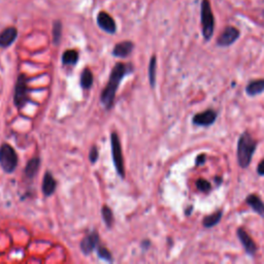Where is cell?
Here are the masks:
<instances>
[{
  "label": "cell",
  "mask_w": 264,
  "mask_h": 264,
  "mask_svg": "<svg viewBox=\"0 0 264 264\" xmlns=\"http://www.w3.org/2000/svg\"><path fill=\"white\" fill-rule=\"evenodd\" d=\"M129 68L130 67L124 63H117L113 70H111L108 83L103 90L100 96L101 104L106 106V109H110L111 106H113L120 82L127 75V73H129Z\"/></svg>",
  "instance_id": "1"
},
{
  "label": "cell",
  "mask_w": 264,
  "mask_h": 264,
  "mask_svg": "<svg viewBox=\"0 0 264 264\" xmlns=\"http://www.w3.org/2000/svg\"><path fill=\"white\" fill-rule=\"evenodd\" d=\"M257 143L252 137L248 131H245L240 134L238 140V162L241 168H248L251 164L254 153L256 151Z\"/></svg>",
  "instance_id": "2"
},
{
  "label": "cell",
  "mask_w": 264,
  "mask_h": 264,
  "mask_svg": "<svg viewBox=\"0 0 264 264\" xmlns=\"http://www.w3.org/2000/svg\"><path fill=\"white\" fill-rule=\"evenodd\" d=\"M200 20H201V28L202 35L206 42L214 35L215 31V17L211 11V6L210 0H202L200 5Z\"/></svg>",
  "instance_id": "3"
},
{
  "label": "cell",
  "mask_w": 264,
  "mask_h": 264,
  "mask_svg": "<svg viewBox=\"0 0 264 264\" xmlns=\"http://www.w3.org/2000/svg\"><path fill=\"white\" fill-rule=\"evenodd\" d=\"M0 165L7 174H12L18 165V155L15 149L8 144L0 147Z\"/></svg>",
  "instance_id": "4"
},
{
  "label": "cell",
  "mask_w": 264,
  "mask_h": 264,
  "mask_svg": "<svg viewBox=\"0 0 264 264\" xmlns=\"http://www.w3.org/2000/svg\"><path fill=\"white\" fill-rule=\"evenodd\" d=\"M110 144H111V154H113V161L116 170L121 178H124L125 168H124L123 153H122L120 138L116 132H113V133L110 134Z\"/></svg>",
  "instance_id": "5"
},
{
  "label": "cell",
  "mask_w": 264,
  "mask_h": 264,
  "mask_svg": "<svg viewBox=\"0 0 264 264\" xmlns=\"http://www.w3.org/2000/svg\"><path fill=\"white\" fill-rule=\"evenodd\" d=\"M15 106L19 108H22L28 103V86H27V78L24 75H20L15 87V95H14Z\"/></svg>",
  "instance_id": "6"
},
{
  "label": "cell",
  "mask_w": 264,
  "mask_h": 264,
  "mask_svg": "<svg viewBox=\"0 0 264 264\" xmlns=\"http://www.w3.org/2000/svg\"><path fill=\"white\" fill-rule=\"evenodd\" d=\"M239 30L233 26H227L223 30L217 39V45L219 47H229L235 44L239 38Z\"/></svg>",
  "instance_id": "7"
},
{
  "label": "cell",
  "mask_w": 264,
  "mask_h": 264,
  "mask_svg": "<svg viewBox=\"0 0 264 264\" xmlns=\"http://www.w3.org/2000/svg\"><path fill=\"white\" fill-rule=\"evenodd\" d=\"M96 22L100 29L108 34H114L117 31V24L114 18L106 12H99L96 17Z\"/></svg>",
  "instance_id": "8"
},
{
  "label": "cell",
  "mask_w": 264,
  "mask_h": 264,
  "mask_svg": "<svg viewBox=\"0 0 264 264\" xmlns=\"http://www.w3.org/2000/svg\"><path fill=\"white\" fill-rule=\"evenodd\" d=\"M217 120V113L215 110L212 109H207L202 113L196 114L194 117H193V124H195L197 126H202V127H207L211 126L215 123V121Z\"/></svg>",
  "instance_id": "9"
},
{
  "label": "cell",
  "mask_w": 264,
  "mask_h": 264,
  "mask_svg": "<svg viewBox=\"0 0 264 264\" xmlns=\"http://www.w3.org/2000/svg\"><path fill=\"white\" fill-rule=\"evenodd\" d=\"M237 235H238L239 241L241 242L242 247L245 248V251L249 254V255H251V256L255 255V253L257 252V246H256V243L254 242V240L252 239V238L248 235V233L242 228H238Z\"/></svg>",
  "instance_id": "10"
},
{
  "label": "cell",
  "mask_w": 264,
  "mask_h": 264,
  "mask_svg": "<svg viewBox=\"0 0 264 264\" xmlns=\"http://www.w3.org/2000/svg\"><path fill=\"white\" fill-rule=\"evenodd\" d=\"M99 245V236L96 231H93L92 233L88 235L80 242V250L85 254V255H89L90 253H92Z\"/></svg>",
  "instance_id": "11"
},
{
  "label": "cell",
  "mask_w": 264,
  "mask_h": 264,
  "mask_svg": "<svg viewBox=\"0 0 264 264\" xmlns=\"http://www.w3.org/2000/svg\"><path fill=\"white\" fill-rule=\"evenodd\" d=\"M18 37V30L16 27H7L0 32V48L11 47Z\"/></svg>",
  "instance_id": "12"
},
{
  "label": "cell",
  "mask_w": 264,
  "mask_h": 264,
  "mask_svg": "<svg viewBox=\"0 0 264 264\" xmlns=\"http://www.w3.org/2000/svg\"><path fill=\"white\" fill-rule=\"evenodd\" d=\"M133 49H134V44L132 42H129V40H125V42L119 43L115 46L113 50V55L119 58H125L132 53Z\"/></svg>",
  "instance_id": "13"
},
{
  "label": "cell",
  "mask_w": 264,
  "mask_h": 264,
  "mask_svg": "<svg viewBox=\"0 0 264 264\" xmlns=\"http://www.w3.org/2000/svg\"><path fill=\"white\" fill-rule=\"evenodd\" d=\"M246 201L254 211H256L260 217L264 218V202L260 199L258 195L250 194L247 197Z\"/></svg>",
  "instance_id": "14"
},
{
  "label": "cell",
  "mask_w": 264,
  "mask_h": 264,
  "mask_svg": "<svg viewBox=\"0 0 264 264\" xmlns=\"http://www.w3.org/2000/svg\"><path fill=\"white\" fill-rule=\"evenodd\" d=\"M57 187V183L55 181V179L53 178V176L50 174V172H47L44 177V181H43V192L46 196H51L53 195L55 193Z\"/></svg>",
  "instance_id": "15"
},
{
  "label": "cell",
  "mask_w": 264,
  "mask_h": 264,
  "mask_svg": "<svg viewBox=\"0 0 264 264\" xmlns=\"http://www.w3.org/2000/svg\"><path fill=\"white\" fill-rule=\"evenodd\" d=\"M246 92L249 96H256L264 92V79L252 80L246 87Z\"/></svg>",
  "instance_id": "16"
},
{
  "label": "cell",
  "mask_w": 264,
  "mask_h": 264,
  "mask_svg": "<svg viewBox=\"0 0 264 264\" xmlns=\"http://www.w3.org/2000/svg\"><path fill=\"white\" fill-rule=\"evenodd\" d=\"M40 160L38 157H34L28 161V163L25 167V174L28 178H33L39 169Z\"/></svg>",
  "instance_id": "17"
},
{
  "label": "cell",
  "mask_w": 264,
  "mask_h": 264,
  "mask_svg": "<svg viewBox=\"0 0 264 264\" xmlns=\"http://www.w3.org/2000/svg\"><path fill=\"white\" fill-rule=\"evenodd\" d=\"M223 216V211H218L217 212H214V214H211L208 217H206L202 221V225L206 228H211L216 226L218 223L221 221Z\"/></svg>",
  "instance_id": "18"
},
{
  "label": "cell",
  "mask_w": 264,
  "mask_h": 264,
  "mask_svg": "<svg viewBox=\"0 0 264 264\" xmlns=\"http://www.w3.org/2000/svg\"><path fill=\"white\" fill-rule=\"evenodd\" d=\"M79 60V53L76 50H67L62 55L63 65H76Z\"/></svg>",
  "instance_id": "19"
},
{
  "label": "cell",
  "mask_w": 264,
  "mask_h": 264,
  "mask_svg": "<svg viewBox=\"0 0 264 264\" xmlns=\"http://www.w3.org/2000/svg\"><path fill=\"white\" fill-rule=\"evenodd\" d=\"M93 79L92 72L89 68H86L80 76V86L84 89H90L93 85Z\"/></svg>",
  "instance_id": "20"
},
{
  "label": "cell",
  "mask_w": 264,
  "mask_h": 264,
  "mask_svg": "<svg viewBox=\"0 0 264 264\" xmlns=\"http://www.w3.org/2000/svg\"><path fill=\"white\" fill-rule=\"evenodd\" d=\"M156 68H157V59L155 56H152L149 64V79L152 88L155 87L156 83Z\"/></svg>",
  "instance_id": "21"
},
{
  "label": "cell",
  "mask_w": 264,
  "mask_h": 264,
  "mask_svg": "<svg viewBox=\"0 0 264 264\" xmlns=\"http://www.w3.org/2000/svg\"><path fill=\"white\" fill-rule=\"evenodd\" d=\"M101 215H103V219L108 228L113 226L114 215H113V211H111V210L107 206H104L103 209H101Z\"/></svg>",
  "instance_id": "22"
},
{
  "label": "cell",
  "mask_w": 264,
  "mask_h": 264,
  "mask_svg": "<svg viewBox=\"0 0 264 264\" xmlns=\"http://www.w3.org/2000/svg\"><path fill=\"white\" fill-rule=\"evenodd\" d=\"M61 37H62V23L60 21H55L53 24V43L58 46L60 44Z\"/></svg>",
  "instance_id": "23"
},
{
  "label": "cell",
  "mask_w": 264,
  "mask_h": 264,
  "mask_svg": "<svg viewBox=\"0 0 264 264\" xmlns=\"http://www.w3.org/2000/svg\"><path fill=\"white\" fill-rule=\"evenodd\" d=\"M96 252H97V255L101 259H104L106 261H113V257H111V254H110V252L106 248L101 247V246L98 245V247L96 248Z\"/></svg>",
  "instance_id": "24"
},
{
  "label": "cell",
  "mask_w": 264,
  "mask_h": 264,
  "mask_svg": "<svg viewBox=\"0 0 264 264\" xmlns=\"http://www.w3.org/2000/svg\"><path fill=\"white\" fill-rule=\"evenodd\" d=\"M196 187L200 192H204V193L210 192V190L211 189V183L205 179H198L196 181Z\"/></svg>",
  "instance_id": "25"
},
{
  "label": "cell",
  "mask_w": 264,
  "mask_h": 264,
  "mask_svg": "<svg viewBox=\"0 0 264 264\" xmlns=\"http://www.w3.org/2000/svg\"><path fill=\"white\" fill-rule=\"evenodd\" d=\"M98 156H99L98 149H97L96 147H92V149L90 150V153H89L90 161L92 162V163H95V162H96L97 159H98Z\"/></svg>",
  "instance_id": "26"
},
{
  "label": "cell",
  "mask_w": 264,
  "mask_h": 264,
  "mask_svg": "<svg viewBox=\"0 0 264 264\" xmlns=\"http://www.w3.org/2000/svg\"><path fill=\"white\" fill-rule=\"evenodd\" d=\"M206 161H207V156L205 154H201V155L197 156V158L195 160V164L197 166H201L206 163Z\"/></svg>",
  "instance_id": "27"
},
{
  "label": "cell",
  "mask_w": 264,
  "mask_h": 264,
  "mask_svg": "<svg viewBox=\"0 0 264 264\" xmlns=\"http://www.w3.org/2000/svg\"><path fill=\"white\" fill-rule=\"evenodd\" d=\"M257 174L259 176H264V159L260 162L257 167Z\"/></svg>",
  "instance_id": "28"
}]
</instances>
